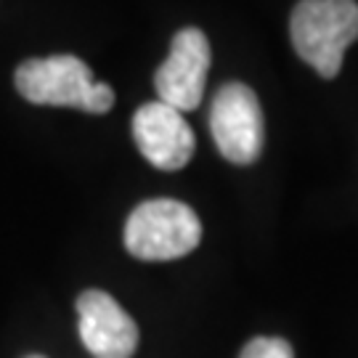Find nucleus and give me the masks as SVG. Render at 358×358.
Listing matches in <instances>:
<instances>
[{"label": "nucleus", "instance_id": "f257e3e1", "mask_svg": "<svg viewBox=\"0 0 358 358\" xmlns=\"http://www.w3.org/2000/svg\"><path fill=\"white\" fill-rule=\"evenodd\" d=\"M13 80L27 101L40 106H72L88 115H103L115 106V90L106 83H96L90 66L69 53L27 59Z\"/></svg>", "mask_w": 358, "mask_h": 358}, {"label": "nucleus", "instance_id": "f03ea898", "mask_svg": "<svg viewBox=\"0 0 358 358\" xmlns=\"http://www.w3.org/2000/svg\"><path fill=\"white\" fill-rule=\"evenodd\" d=\"M297 56L321 77L332 80L343 69L348 45L358 40L356 0H300L289 19Z\"/></svg>", "mask_w": 358, "mask_h": 358}, {"label": "nucleus", "instance_id": "7ed1b4c3", "mask_svg": "<svg viewBox=\"0 0 358 358\" xmlns=\"http://www.w3.org/2000/svg\"><path fill=\"white\" fill-rule=\"evenodd\" d=\"M202 223L189 205L176 199H152L130 213L125 247L138 260H176L196 250Z\"/></svg>", "mask_w": 358, "mask_h": 358}, {"label": "nucleus", "instance_id": "20e7f679", "mask_svg": "<svg viewBox=\"0 0 358 358\" xmlns=\"http://www.w3.org/2000/svg\"><path fill=\"white\" fill-rule=\"evenodd\" d=\"M210 130L217 152L234 165H252L266 141L263 109L255 90L244 83H226L210 106Z\"/></svg>", "mask_w": 358, "mask_h": 358}, {"label": "nucleus", "instance_id": "39448f33", "mask_svg": "<svg viewBox=\"0 0 358 358\" xmlns=\"http://www.w3.org/2000/svg\"><path fill=\"white\" fill-rule=\"evenodd\" d=\"M213 64V53L205 32L196 27H186L173 38L170 53L154 75V88L159 101L183 112L196 109L205 99L207 72Z\"/></svg>", "mask_w": 358, "mask_h": 358}, {"label": "nucleus", "instance_id": "423d86ee", "mask_svg": "<svg viewBox=\"0 0 358 358\" xmlns=\"http://www.w3.org/2000/svg\"><path fill=\"white\" fill-rule=\"evenodd\" d=\"M80 340L96 358H133L138 327L109 292L85 289L77 297Z\"/></svg>", "mask_w": 358, "mask_h": 358}, {"label": "nucleus", "instance_id": "0eeeda50", "mask_svg": "<svg viewBox=\"0 0 358 358\" xmlns=\"http://www.w3.org/2000/svg\"><path fill=\"white\" fill-rule=\"evenodd\" d=\"M133 138L138 152L159 170H180L194 157L192 125L178 109L162 101H149L133 117Z\"/></svg>", "mask_w": 358, "mask_h": 358}, {"label": "nucleus", "instance_id": "6e6552de", "mask_svg": "<svg viewBox=\"0 0 358 358\" xmlns=\"http://www.w3.org/2000/svg\"><path fill=\"white\" fill-rule=\"evenodd\" d=\"M239 358H294V350L282 337H255L244 345Z\"/></svg>", "mask_w": 358, "mask_h": 358}, {"label": "nucleus", "instance_id": "1a4fd4ad", "mask_svg": "<svg viewBox=\"0 0 358 358\" xmlns=\"http://www.w3.org/2000/svg\"><path fill=\"white\" fill-rule=\"evenodd\" d=\"M29 358H45V356H29Z\"/></svg>", "mask_w": 358, "mask_h": 358}]
</instances>
